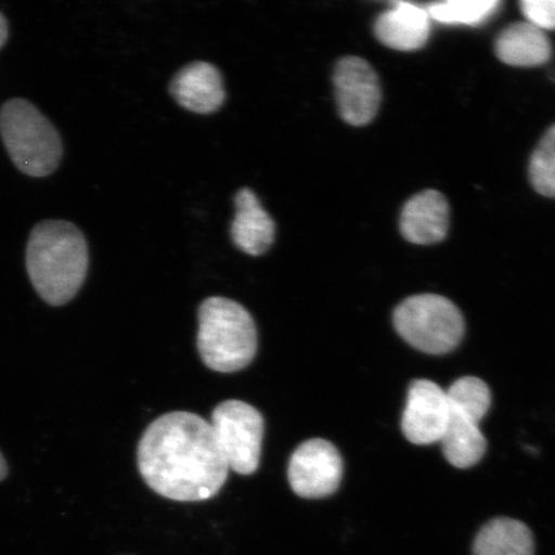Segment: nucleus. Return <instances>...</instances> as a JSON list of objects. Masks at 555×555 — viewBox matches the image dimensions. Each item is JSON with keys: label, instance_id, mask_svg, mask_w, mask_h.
I'll return each instance as SVG.
<instances>
[{"label": "nucleus", "instance_id": "nucleus-1", "mask_svg": "<svg viewBox=\"0 0 555 555\" xmlns=\"http://www.w3.org/2000/svg\"><path fill=\"white\" fill-rule=\"evenodd\" d=\"M138 467L158 495L189 503L217 495L229 472L210 422L190 412H171L151 423L139 442Z\"/></svg>", "mask_w": 555, "mask_h": 555}, {"label": "nucleus", "instance_id": "nucleus-2", "mask_svg": "<svg viewBox=\"0 0 555 555\" xmlns=\"http://www.w3.org/2000/svg\"><path fill=\"white\" fill-rule=\"evenodd\" d=\"M26 268L35 291L47 304L62 307L72 301L89 268L85 234L65 220L41 221L27 242Z\"/></svg>", "mask_w": 555, "mask_h": 555}, {"label": "nucleus", "instance_id": "nucleus-3", "mask_svg": "<svg viewBox=\"0 0 555 555\" xmlns=\"http://www.w3.org/2000/svg\"><path fill=\"white\" fill-rule=\"evenodd\" d=\"M197 346L210 370L220 373L245 370L258 351L254 318L229 298H207L198 309Z\"/></svg>", "mask_w": 555, "mask_h": 555}, {"label": "nucleus", "instance_id": "nucleus-4", "mask_svg": "<svg viewBox=\"0 0 555 555\" xmlns=\"http://www.w3.org/2000/svg\"><path fill=\"white\" fill-rule=\"evenodd\" d=\"M0 135L20 171L34 178L59 168L64 145L54 125L26 100L15 99L0 109Z\"/></svg>", "mask_w": 555, "mask_h": 555}, {"label": "nucleus", "instance_id": "nucleus-5", "mask_svg": "<svg viewBox=\"0 0 555 555\" xmlns=\"http://www.w3.org/2000/svg\"><path fill=\"white\" fill-rule=\"evenodd\" d=\"M393 324L409 345L431 356L453 351L464 336L461 310L440 295L408 297L395 310Z\"/></svg>", "mask_w": 555, "mask_h": 555}, {"label": "nucleus", "instance_id": "nucleus-6", "mask_svg": "<svg viewBox=\"0 0 555 555\" xmlns=\"http://www.w3.org/2000/svg\"><path fill=\"white\" fill-rule=\"evenodd\" d=\"M210 425L228 468L242 476L254 475L266 431L258 409L241 400H227L215 408Z\"/></svg>", "mask_w": 555, "mask_h": 555}, {"label": "nucleus", "instance_id": "nucleus-7", "mask_svg": "<svg viewBox=\"0 0 555 555\" xmlns=\"http://www.w3.org/2000/svg\"><path fill=\"white\" fill-rule=\"evenodd\" d=\"M338 114L351 127H365L377 116L382 88L376 69L360 57H344L333 72Z\"/></svg>", "mask_w": 555, "mask_h": 555}, {"label": "nucleus", "instance_id": "nucleus-8", "mask_svg": "<svg viewBox=\"0 0 555 555\" xmlns=\"http://www.w3.org/2000/svg\"><path fill=\"white\" fill-rule=\"evenodd\" d=\"M343 474L341 454L332 442L323 439L302 442L288 463L291 489L304 499H323L335 494Z\"/></svg>", "mask_w": 555, "mask_h": 555}, {"label": "nucleus", "instance_id": "nucleus-9", "mask_svg": "<svg viewBox=\"0 0 555 555\" xmlns=\"http://www.w3.org/2000/svg\"><path fill=\"white\" fill-rule=\"evenodd\" d=\"M450 408L446 390L428 379H416L409 387L401 428L415 446L440 442L446 433Z\"/></svg>", "mask_w": 555, "mask_h": 555}, {"label": "nucleus", "instance_id": "nucleus-10", "mask_svg": "<svg viewBox=\"0 0 555 555\" xmlns=\"http://www.w3.org/2000/svg\"><path fill=\"white\" fill-rule=\"evenodd\" d=\"M449 227V203L439 191L416 193L402 207L400 233L414 245H434L446 240Z\"/></svg>", "mask_w": 555, "mask_h": 555}, {"label": "nucleus", "instance_id": "nucleus-11", "mask_svg": "<svg viewBox=\"0 0 555 555\" xmlns=\"http://www.w3.org/2000/svg\"><path fill=\"white\" fill-rule=\"evenodd\" d=\"M170 92L185 109L194 114L217 113L227 99L223 76L208 62H193L173 76Z\"/></svg>", "mask_w": 555, "mask_h": 555}, {"label": "nucleus", "instance_id": "nucleus-12", "mask_svg": "<svg viewBox=\"0 0 555 555\" xmlns=\"http://www.w3.org/2000/svg\"><path fill=\"white\" fill-rule=\"evenodd\" d=\"M379 43L400 52L418 51L431 35V17L426 9L414 3H393L374 23Z\"/></svg>", "mask_w": 555, "mask_h": 555}, {"label": "nucleus", "instance_id": "nucleus-13", "mask_svg": "<svg viewBox=\"0 0 555 555\" xmlns=\"http://www.w3.org/2000/svg\"><path fill=\"white\" fill-rule=\"evenodd\" d=\"M235 215L231 227L234 245L242 253L260 256L272 247L276 228L274 220L263 210L260 201L249 189L235 194Z\"/></svg>", "mask_w": 555, "mask_h": 555}, {"label": "nucleus", "instance_id": "nucleus-14", "mask_svg": "<svg viewBox=\"0 0 555 555\" xmlns=\"http://www.w3.org/2000/svg\"><path fill=\"white\" fill-rule=\"evenodd\" d=\"M448 426L441 439L443 455L451 466L467 469L482 460L486 439L481 433L480 415L451 406Z\"/></svg>", "mask_w": 555, "mask_h": 555}, {"label": "nucleus", "instance_id": "nucleus-15", "mask_svg": "<svg viewBox=\"0 0 555 555\" xmlns=\"http://www.w3.org/2000/svg\"><path fill=\"white\" fill-rule=\"evenodd\" d=\"M495 54L505 65L538 67L552 59L553 47L545 31L522 21L505 27L498 35Z\"/></svg>", "mask_w": 555, "mask_h": 555}, {"label": "nucleus", "instance_id": "nucleus-16", "mask_svg": "<svg viewBox=\"0 0 555 555\" xmlns=\"http://www.w3.org/2000/svg\"><path fill=\"white\" fill-rule=\"evenodd\" d=\"M474 555H535V541L520 520L499 517L477 533Z\"/></svg>", "mask_w": 555, "mask_h": 555}, {"label": "nucleus", "instance_id": "nucleus-17", "mask_svg": "<svg viewBox=\"0 0 555 555\" xmlns=\"http://www.w3.org/2000/svg\"><path fill=\"white\" fill-rule=\"evenodd\" d=\"M501 5L499 0H448L428 4L427 12L443 25L477 26L494 16Z\"/></svg>", "mask_w": 555, "mask_h": 555}, {"label": "nucleus", "instance_id": "nucleus-18", "mask_svg": "<svg viewBox=\"0 0 555 555\" xmlns=\"http://www.w3.org/2000/svg\"><path fill=\"white\" fill-rule=\"evenodd\" d=\"M530 182L541 196L555 198V124L538 144L529 165Z\"/></svg>", "mask_w": 555, "mask_h": 555}, {"label": "nucleus", "instance_id": "nucleus-19", "mask_svg": "<svg viewBox=\"0 0 555 555\" xmlns=\"http://www.w3.org/2000/svg\"><path fill=\"white\" fill-rule=\"evenodd\" d=\"M519 5L527 23L543 31L555 30V0H522Z\"/></svg>", "mask_w": 555, "mask_h": 555}, {"label": "nucleus", "instance_id": "nucleus-20", "mask_svg": "<svg viewBox=\"0 0 555 555\" xmlns=\"http://www.w3.org/2000/svg\"><path fill=\"white\" fill-rule=\"evenodd\" d=\"M7 39H9V23L7 18L0 13V48H3Z\"/></svg>", "mask_w": 555, "mask_h": 555}, {"label": "nucleus", "instance_id": "nucleus-21", "mask_svg": "<svg viewBox=\"0 0 555 555\" xmlns=\"http://www.w3.org/2000/svg\"><path fill=\"white\" fill-rule=\"evenodd\" d=\"M7 474H9V467L2 453H0V481L4 480Z\"/></svg>", "mask_w": 555, "mask_h": 555}]
</instances>
